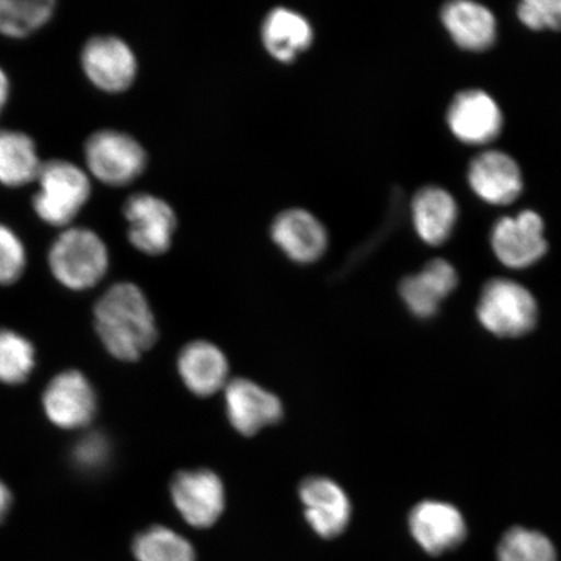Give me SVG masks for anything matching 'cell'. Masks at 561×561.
<instances>
[{"mask_svg":"<svg viewBox=\"0 0 561 561\" xmlns=\"http://www.w3.org/2000/svg\"><path fill=\"white\" fill-rule=\"evenodd\" d=\"M95 328L108 353L124 362L139 359L158 339L149 300L130 283L111 286L98 300Z\"/></svg>","mask_w":561,"mask_h":561,"instance_id":"1","label":"cell"},{"mask_svg":"<svg viewBox=\"0 0 561 561\" xmlns=\"http://www.w3.org/2000/svg\"><path fill=\"white\" fill-rule=\"evenodd\" d=\"M108 264L107 245L88 228L62 231L48 252L54 277L70 290L81 291L95 286L107 273Z\"/></svg>","mask_w":561,"mask_h":561,"instance_id":"2","label":"cell"},{"mask_svg":"<svg viewBox=\"0 0 561 561\" xmlns=\"http://www.w3.org/2000/svg\"><path fill=\"white\" fill-rule=\"evenodd\" d=\"M35 181L38 192L33 196V209L48 226H68L90 199L88 174L70 161L54 159L42 163Z\"/></svg>","mask_w":561,"mask_h":561,"instance_id":"3","label":"cell"},{"mask_svg":"<svg viewBox=\"0 0 561 561\" xmlns=\"http://www.w3.org/2000/svg\"><path fill=\"white\" fill-rule=\"evenodd\" d=\"M477 316L497 336H520L537 324L538 307L531 293L515 280L495 278L483 287Z\"/></svg>","mask_w":561,"mask_h":561,"instance_id":"4","label":"cell"},{"mask_svg":"<svg viewBox=\"0 0 561 561\" xmlns=\"http://www.w3.org/2000/svg\"><path fill=\"white\" fill-rule=\"evenodd\" d=\"M85 160L94 178L110 186L137 180L147 167V152L136 138L115 129L93 133L85 144Z\"/></svg>","mask_w":561,"mask_h":561,"instance_id":"5","label":"cell"},{"mask_svg":"<svg viewBox=\"0 0 561 561\" xmlns=\"http://www.w3.org/2000/svg\"><path fill=\"white\" fill-rule=\"evenodd\" d=\"M81 65L90 82L107 93L130 88L138 72L135 51L116 35L91 37L83 45Z\"/></svg>","mask_w":561,"mask_h":561,"instance_id":"6","label":"cell"},{"mask_svg":"<svg viewBox=\"0 0 561 561\" xmlns=\"http://www.w3.org/2000/svg\"><path fill=\"white\" fill-rule=\"evenodd\" d=\"M128 238L135 249L147 255H161L170 250L178 217L164 199L149 193L129 196L124 205Z\"/></svg>","mask_w":561,"mask_h":561,"instance_id":"7","label":"cell"},{"mask_svg":"<svg viewBox=\"0 0 561 561\" xmlns=\"http://www.w3.org/2000/svg\"><path fill=\"white\" fill-rule=\"evenodd\" d=\"M171 495L174 507L194 528H209L226 508V488L209 469L180 472L172 481Z\"/></svg>","mask_w":561,"mask_h":561,"instance_id":"8","label":"cell"},{"mask_svg":"<svg viewBox=\"0 0 561 561\" xmlns=\"http://www.w3.org/2000/svg\"><path fill=\"white\" fill-rule=\"evenodd\" d=\"M491 245L508 268H528L547 252L542 217L529 209L515 217H503L491 231Z\"/></svg>","mask_w":561,"mask_h":561,"instance_id":"9","label":"cell"},{"mask_svg":"<svg viewBox=\"0 0 561 561\" xmlns=\"http://www.w3.org/2000/svg\"><path fill=\"white\" fill-rule=\"evenodd\" d=\"M224 398L231 426L245 437L255 436L284 416L278 397L245 378L229 381L224 389Z\"/></svg>","mask_w":561,"mask_h":561,"instance_id":"10","label":"cell"},{"mask_svg":"<svg viewBox=\"0 0 561 561\" xmlns=\"http://www.w3.org/2000/svg\"><path fill=\"white\" fill-rule=\"evenodd\" d=\"M44 409L51 423L62 430L87 426L96 411L93 386L80 371H62L48 383L44 394Z\"/></svg>","mask_w":561,"mask_h":561,"instance_id":"11","label":"cell"},{"mask_svg":"<svg viewBox=\"0 0 561 561\" xmlns=\"http://www.w3.org/2000/svg\"><path fill=\"white\" fill-rule=\"evenodd\" d=\"M410 531L421 549L433 557L456 549L467 537L460 511L451 504L425 501L411 511Z\"/></svg>","mask_w":561,"mask_h":561,"instance_id":"12","label":"cell"},{"mask_svg":"<svg viewBox=\"0 0 561 561\" xmlns=\"http://www.w3.org/2000/svg\"><path fill=\"white\" fill-rule=\"evenodd\" d=\"M447 123L462 144H490L502 130L503 117L496 102L485 91L466 90L454 98Z\"/></svg>","mask_w":561,"mask_h":561,"instance_id":"13","label":"cell"},{"mask_svg":"<svg viewBox=\"0 0 561 561\" xmlns=\"http://www.w3.org/2000/svg\"><path fill=\"white\" fill-rule=\"evenodd\" d=\"M299 496L311 528L322 538L339 537L351 520L345 490L328 477L314 476L301 482Z\"/></svg>","mask_w":561,"mask_h":561,"instance_id":"14","label":"cell"},{"mask_svg":"<svg viewBox=\"0 0 561 561\" xmlns=\"http://www.w3.org/2000/svg\"><path fill=\"white\" fill-rule=\"evenodd\" d=\"M271 234L278 249L298 264L318 262L328 249L325 227L306 209L284 210L273 221Z\"/></svg>","mask_w":561,"mask_h":561,"instance_id":"15","label":"cell"},{"mask_svg":"<svg viewBox=\"0 0 561 561\" xmlns=\"http://www.w3.org/2000/svg\"><path fill=\"white\" fill-rule=\"evenodd\" d=\"M469 185L490 205H510L523 191L520 167L507 153L486 151L472 160Z\"/></svg>","mask_w":561,"mask_h":561,"instance_id":"16","label":"cell"},{"mask_svg":"<svg viewBox=\"0 0 561 561\" xmlns=\"http://www.w3.org/2000/svg\"><path fill=\"white\" fill-rule=\"evenodd\" d=\"M458 273L444 259H433L417 275L405 277L399 294L412 314L419 319H431L458 286Z\"/></svg>","mask_w":561,"mask_h":561,"instance_id":"17","label":"cell"},{"mask_svg":"<svg viewBox=\"0 0 561 561\" xmlns=\"http://www.w3.org/2000/svg\"><path fill=\"white\" fill-rule=\"evenodd\" d=\"M179 374L196 397H210L226 389L229 363L226 354L208 341H194L181 351Z\"/></svg>","mask_w":561,"mask_h":561,"instance_id":"18","label":"cell"},{"mask_svg":"<svg viewBox=\"0 0 561 561\" xmlns=\"http://www.w3.org/2000/svg\"><path fill=\"white\" fill-rule=\"evenodd\" d=\"M440 18L455 44L465 50L480 53L494 45L496 21L485 5L458 0L447 3Z\"/></svg>","mask_w":561,"mask_h":561,"instance_id":"19","label":"cell"},{"mask_svg":"<svg viewBox=\"0 0 561 561\" xmlns=\"http://www.w3.org/2000/svg\"><path fill=\"white\" fill-rule=\"evenodd\" d=\"M262 41L272 58L291 62L311 47L313 27L301 13L278 7L264 19Z\"/></svg>","mask_w":561,"mask_h":561,"instance_id":"20","label":"cell"},{"mask_svg":"<svg viewBox=\"0 0 561 561\" xmlns=\"http://www.w3.org/2000/svg\"><path fill=\"white\" fill-rule=\"evenodd\" d=\"M411 209L413 226L425 243L439 245L450 238L458 220V205L445 188H420L413 196Z\"/></svg>","mask_w":561,"mask_h":561,"instance_id":"21","label":"cell"},{"mask_svg":"<svg viewBox=\"0 0 561 561\" xmlns=\"http://www.w3.org/2000/svg\"><path fill=\"white\" fill-rule=\"evenodd\" d=\"M42 163L37 146L23 131L0 129V184L21 187L37 180Z\"/></svg>","mask_w":561,"mask_h":561,"instance_id":"22","label":"cell"},{"mask_svg":"<svg viewBox=\"0 0 561 561\" xmlns=\"http://www.w3.org/2000/svg\"><path fill=\"white\" fill-rule=\"evenodd\" d=\"M133 552L138 561H195L192 543L179 533L159 525L137 536Z\"/></svg>","mask_w":561,"mask_h":561,"instance_id":"23","label":"cell"},{"mask_svg":"<svg viewBox=\"0 0 561 561\" xmlns=\"http://www.w3.org/2000/svg\"><path fill=\"white\" fill-rule=\"evenodd\" d=\"M54 12V0H0V33L25 37L48 23Z\"/></svg>","mask_w":561,"mask_h":561,"instance_id":"24","label":"cell"},{"mask_svg":"<svg viewBox=\"0 0 561 561\" xmlns=\"http://www.w3.org/2000/svg\"><path fill=\"white\" fill-rule=\"evenodd\" d=\"M35 366V351L25 336L2 329L0 331V382L23 383Z\"/></svg>","mask_w":561,"mask_h":561,"instance_id":"25","label":"cell"},{"mask_svg":"<svg viewBox=\"0 0 561 561\" xmlns=\"http://www.w3.org/2000/svg\"><path fill=\"white\" fill-rule=\"evenodd\" d=\"M497 561H557V550L542 533L517 526L503 536Z\"/></svg>","mask_w":561,"mask_h":561,"instance_id":"26","label":"cell"},{"mask_svg":"<svg viewBox=\"0 0 561 561\" xmlns=\"http://www.w3.org/2000/svg\"><path fill=\"white\" fill-rule=\"evenodd\" d=\"M112 459V444L105 434L91 432L76 442L72 460L77 469L87 474H96L107 468Z\"/></svg>","mask_w":561,"mask_h":561,"instance_id":"27","label":"cell"},{"mask_svg":"<svg viewBox=\"0 0 561 561\" xmlns=\"http://www.w3.org/2000/svg\"><path fill=\"white\" fill-rule=\"evenodd\" d=\"M26 251L21 238L11 228L0 224V285H11L23 275Z\"/></svg>","mask_w":561,"mask_h":561,"instance_id":"28","label":"cell"},{"mask_svg":"<svg viewBox=\"0 0 561 561\" xmlns=\"http://www.w3.org/2000/svg\"><path fill=\"white\" fill-rule=\"evenodd\" d=\"M518 19L533 31L561 30V0H525L517 10Z\"/></svg>","mask_w":561,"mask_h":561,"instance_id":"29","label":"cell"},{"mask_svg":"<svg viewBox=\"0 0 561 561\" xmlns=\"http://www.w3.org/2000/svg\"><path fill=\"white\" fill-rule=\"evenodd\" d=\"M12 504V495L9 488L0 481V523H2L7 515H9Z\"/></svg>","mask_w":561,"mask_h":561,"instance_id":"30","label":"cell"},{"mask_svg":"<svg viewBox=\"0 0 561 561\" xmlns=\"http://www.w3.org/2000/svg\"><path fill=\"white\" fill-rule=\"evenodd\" d=\"M10 98V79L9 76L4 72L2 67H0V112L5 107L7 102H9Z\"/></svg>","mask_w":561,"mask_h":561,"instance_id":"31","label":"cell"}]
</instances>
